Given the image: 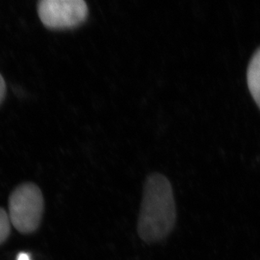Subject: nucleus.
Here are the masks:
<instances>
[{
	"instance_id": "7ed1b4c3",
	"label": "nucleus",
	"mask_w": 260,
	"mask_h": 260,
	"mask_svg": "<svg viewBox=\"0 0 260 260\" xmlns=\"http://www.w3.org/2000/svg\"><path fill=\"white\" fill-rule=\"evenodd\" d=\"M37 11L42 22L53 29L76 27L88 17V5L84 0H42Z\"/></svg>"
},
{
	"instance_id": "423d86ee",
	"label": "nucleus",
	"mask_w": 260,
	"mask_h": 260,
	"mask_svg": "<svg viewBox=\"0 0 260 260\" xmlns=\"http://www.w3.org/2000/svg\"><path fill=\"white\" fill-rule=\"evenodd\" d=\"M5 93H6V84L2 74H0V104L5 99Z\"/></svg>"
},
{
	"instance_id": "20e7f679",
	"label": "nucleus",
	"mask_w": 260,
	"mask_h": 260,
	"mask_svg": "<svg viewBox=\"0 0 260 260\" xmlns=\"http://www.w3.org/2000/svg\"><path fill=\"white\" fill-rule=\"evenodd\" d=\"M247 79L252 96L260 108V47L254 52L248 63Z\"/></svg>"
},
{
	"instance_id": "f03ea898",
	"label": "nucleus",
	"mask_w": 260,
	"mask_h": 260,
	"mask_svg": "<svg viewBox=\"0 0 260 260\" xmlns=\"http://www.w3.org/2000/svg\"><path fill=\"white\" fill-rule=\"evenodd\" d=\"M44 199L37 184L24 183L16 187L9 199V216L13 226L23 234L37 231L42 221Z\"/></svg>"
},
{
	"instance_id": "f257e3e1",
	"label": "nucleus",
	"mask_w": 260,
	"mask_h": 260,
	"mask_svg": "<svg viewBox=\"0 0 260 260\" xmlns=\"http://www.w3.org/2000/svg\"><path fill=\"white\" fill-rule=\"evenodd\" d=\"M176 221L174 192L161 174H150L145 182L138 232L146 243H157L170 235Z\"/></svg>"
},
{
	"instance_id": "0eeeda50",
	"label": "nucleus",
	"mask_w": 260,
	"mask_h": 260,
	"mask_svg": "<svg viewBox=\"0 0 260 260\" xmlns=\"http://www.w3.org/2000/svg\"><path fill=\"white\" fill-rule=\"evenodd\" d=\"M16 260H31L30 259V257H29V254L26 253H20L19 255H18L17 259Z\"/></svg>"
},
{
	"instance_id": "39448f33",
	"label": "nucleus",
	"mask_w": 260,
	"mask_h": 260,
	"mask_svg": "<svg viewBox=\"0 0 260 260\" xmlns=\"http://www.w3.org/2000/svg\"><path fill=\"white\" fill-rule=\"evenodd\" d=\"M11 221L9 214L0 208V245L9 238L11 231Z\"/></svg>"
}]
</instances>
